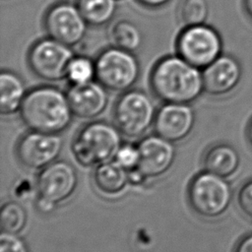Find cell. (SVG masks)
Returning a JSON list of instances; mask_svg holds the SVG:
<instances>
[{"label":"cell","instance_id":"obj_1","mask_svg":"<svg viewBox=\"0 0 252 252\" xmlns=\"http://www.w3.org/2000/svg\"><path fill=\"white\" fill-rule=\"evenodd\" d=\"M150 86L154 94L163 102L191 103L204 92L201 69L179 55L165 56L155 64Z\"/></svg>","mask_w":252,"mask_h":252},{"label":"cell","instance_id":"obj_2","mask_svg":"<svg viewBox=\"0 0 252 252\" xmlns=\"http://www.w3.org/2000/svg\"><path fill=\"white\" fill-rule=\"evenodd\" d=\"M20 115L31 130L50 134L65 131L74 116L66 93L53 86H40L28 92Z\"/></svg>","mask_w":252,"mask_h":252},{"label":"cell","instance_id":"obj_3","mask_svg":"<svg viewBox=\"0 0 252 252\" xmlns=\"http://www.w3.org/2000/svg\"><path fill=\"white\" fill-rule=\"evenodd\" d=\"M121 132L116 125L94 121L82 127L71 144L75 160L84 167H95L114 159L122 145Z\"/></svg>","mask_w":252,"mask_h":252},{"label":"cell","instance_id":"obj_4","mask_svg":"<svg viewBox=\"0 0 252 252\" xmlns=\"http://www.w3.org/2000/svg\"><path fill=\"white\" fill-rule=\"evenodd\" d=\"M191 209L205 219H217L229 208L232 191L227 179L207 170L193 177L187 190Z\"/></svg>","mask_w":252,"mask_h":252},{"label":"cell","instance_id":"obj_5","mask_svg":"<svg viewBox=\"0 0 252 252\" xmlns=\"http://www.w3.org/2000/svg\"><path fill=\"white\" fill-rule=\"evenodd\" d=\"M94 63L95 80L112 92L130 90L140 76V64L134 52L111 45L97 55Z\"/></svg>","mask_w":252,"mask_h":252},{"label":"cell","instance_id":"obj_6","mask_svg":"<svg viewBox=\"0 0 252 252\" xmlns=\"http://www.w3.org/2000/svg\"><path fill=\"white\" fill-rule=\"evenodd\" d=\"M155 104L150 95L141 90H128L118 97L113 118L119 131L129 137L142 136L153 125L156 118Z\"/></svg>","mask_w":252,"mask_h":252},{"label":"cell","instance_id":"obj_7","mask_svg":"<svg viewBox=\"0 0 252 252\" xmlns=\"http://www.w3.org/2000/svg\"><path fill=\"white\" fill-rule=\"evenodd\" d=\"M176 52L185 61L203 70L222 54V39L211 26H188L177 36Z\"/></svg>","mask_w":252,"mask_h":252},{"label":"cell","instance_id":"obj_8","mask_svg":"<svg viewBox=\"0 0 252 252\" xmlns=\"http://www.w3.org/2000/svg\"><path fill=\"white\" fill-rule=\"evenodd\" d=\"M74 56L71 46L47 36L30 47L27 60L34 76L52 83L66 79L68 65Z\"/></svg>","mask_w":252,"mask_h":252},{"label":"cell","instance_id":"obj_9","mask_svg":"<svg viewBox=\"0 0 252 252\" xmlns=\"http://www.w3.org/2000/svg\"><path fill=\"white\" fill-rule=\"evenodd\" d=\"M89 24L77 4L59 2L46 11L43 28L46 35L71 47L79 44L87 34Z\"/></svg>","mask_w":252,"mask_h":252},{"label":"cell","instance_id":"obj_10","mask_svg":"<svg viewBox=\"0 0 252 252\" xmlns=\"http://www.w3.org/2000/svg\"><path fill=\"white\" fill-rule=\"evenodd\" d=\"M62 147L63 140L59 134L31 130L19 140L16 157L25 167L42 169L56 160Z\"/></svg>","mask_w":252,"mask_h":252},{"label":"cell","instance_id":"obj_11","mask_svg":"<svg viewBox=\"0 0 252 252\" xmlns=\"http://www.w3.org/2000/svg\"><path fill=\"white\" fill-rule=\"evenodd\" d=\"M78 174L73 164L55 160L40 169L35 182L37 197L54 205L70 198L78 186Z\"/></svg>","mask_w":252,"mask_h":252},{"label":"cell","instance_id":"obj_12","mask_svg":"<svg viewBox=\"0 0 252 252\" xmlns=\"http://www.w3.org/2000/svg\"><path fill=\"white\" fill-rule=\"evenodd\" d=\"M195 112L189 103L164 102L154 121L156 134L176 143L188 137L195 124Z\"/></svg>","mask_w":252,"mask_h":252},{"label":"cell","instance_id":"obj_13","mask_svg":"<svg viewBox=\"0 0 252 252\" xmlns=\"http://www.w3.org/2000/svg\"><path fill=\"white\" fill-rule=\"evenodd\" d=\"M204 92L212 96H223L232 93L239 85L242 68L231 55L221 54L202 70Z\"/></svg>","mask_w":252,"mask_h":252},{"label":"cell","instance_id":"obj_14","mask_svg":"<svg viewBox=\"0 0 252 252\" xmlns=\"http://www.w3.org/2000/svg\"><path fill=\"white\" fill-rule=\"evenodd\" d=\"M140 160L138 169L147 178L163 175L172 166L175 159V148L172 142L158 136L149 135L138 144Z\"/></svg>","mask_w":252,"mask_h":252},{"label":"cell","instance_id":"obj_15","mask_svg":"<svg viewBox=\"0 0 252 252\" xmlns=\"http://www.w3.org/2000/svg\"><path fill=\"white\" fill-rule=\"evenodd\" d=\"M66 94L74 116L82 119L99 116L108 103L107 89L97 81L71 85Z\"/></svg>","mask_w":252,"mask_h":252},{"label":"cell","instance_id":"obj_16","mask_svg":"<svg viewBox=\"0 0 252 252\" xmlns=\"http://www.w3.org/2000/svg\"><path fill=\"white\" fill-rule=\"evenodd\" d=\"M240 158L237 150L229 144L218 143L211 146L204 154V170L219 176L229 178L237 171Z\"/></svg>","mask_w":252,"mask_h":252},{"label":"cell","instance_id":"obj_17","mask_svg":"<svg viewBox=\"0 0 252 252\" xmlns=\"http://www.w3.org/2000/svg\"><path fill=\"white\" fill-rule=\"evenodd\" d=\"M93 178L95 188L102 195L110 197L122 193L129 183L128 170L115 159L95 166Z\"/></svg>","mask_w":252,"mask_h":252},{"label":"cell","instance_id":"obj_18","mask_svg":"<svg viewBox=\"0 0 252 252\" xmlns=\"http://www.w3.org/2000/svg\"><path fill=\"white\" fill-rule=\"evenodd\" d=\"M24 80L18 74L2 70L0 73V111L2 115H11L20 111L27 95Z\"/></svg>","mask_w":252,"mask_h":252},{"label":"cell","instance_id":"obj_19","mask_svg":"<svg viewBox=\"0 0 252 252\" xmlns=\"http://www.w3.org/2000/svg\"><path fill=\"white\" fill-rule=\"evenodd\" d=\"M108 39L111 46L135 52L142 46L143 34L134 22L122 19L111 25Z\"/></svg>","mask_w":252,"mask_h":252},{"label":"cell","instance_id":"obj_20","mask_svg":"<svg viewBox=\"0 0 252 252\" xmlns=\"http://www.w3.org/2000/svg\"><path fill=\"white\" fill-rule=\"evenodd\" d=\"M77 6L89 26L102 27L114 18L117 0H77Z\"/></svg>","mask_w":252,"mask_h":252},{"label":"cell","instance_id":"obj_21","mask_svg":"<svg viewBox=\"0 0 252 252\" xmlns=\"http://www.w3.org/2000/svg\"><path fill=\"white\" fill-rule=\"evenodd\" d=\"M28 215L26 209L16 201L6 202L0 213V225L3 232L20 233L26 226Z\"/></svg>","mask_w":252,"mask_h":252},{"label":"cell","instance_id":"obj_22","mask_svg":"<svg viewBox=\"0 0 252 252\" xmlns=\"http://www.w3.org/2000/svg\"><path fill=\"white\" fill-rule=\"evenodd\" d=\"M66 79L71 85H81L95 79V63L91 58L80 55L74 56L70 61Z\"/></svg>","mask_w":252,"mask_h":252},{"label":"cell","instance_id":"obj_23","mask_svg":"<svg viewBox=\"0 0 252 252\" xmlns=\"http://www.w3.org/2000/svg\"><path fill=\"white\" fill-rule=\"evenodd\" d=\"M207 0H182L179 5V18L185 27L206 24L209 17Z\"/></svg>","mask_w":252,"mask_h":252},{"label":"cell","instance_id":"obj_24","mask_svg":"<svg viewBox=\"0 0 252 252\" xmlns=\"http://www.w3.org/2000/svg\"><path fill=\"white\" fill-rule=\"evenodd\" d=\"M114 159L127 170L137 168L140 160L138 146H134L132 144H122Z\"/></svg>","mask_w":252,"mask_h":252},{"label":"cell","instance_id":"obj_25","mask_svg":"<svg viewBox=\"0 0 252 252\" xmlns=\"http://www.w3.org/2000/svg\"><path fill=\"white\" fill-rule=\"evenodd\" d=\"M236 202L239 211L252 220V178L240 185L236 195Z\"/></svg>","mask_w":252,"mask_h":252},{"label":"cell","instance_id":"obj_26","mask_svg":"<svg viewBox=\"0 0 252 252\" xmlns=\"http://www.w3.org/2000/svg\"><path fill=\"white\" fill-rule=\"evenodd\" d=\"M0 252H29V248L18 234L3 232L0 236Z\"/></svg>","mask_w":252,"mask_h":252},{"label":"cell","instance_id":"obj_27","mask_svg":"<svg viewBox=\"0 0 252 252\" xmlns=\"http://www.w3.org/2000/svg\"><path fill=\"white\" fill-rule=\"evenodd\" d=\"M234 252H252V232L238 240Z\"/></svg>","mask_w":252,"mask_h":252},{"label":"cell","instance_id":"obj_28","mask_svg":"<svg viewBox=\"0 0 252 252\" xmlns=\"http://www.w3.org/2000/svg\"><path fill=\"white\" fill-rule=\"evenodd\" d=\"M35 207L40 213L49 214V213H52L57 206L48 202V201H46V200H44V199H41V198L37 197L36 202H35Z\"/></svg>","mask_w":252,"mask_h":252},{"label":"cell","instance_id":"obj_29","mask_svg":"<svg viewBox=\"0 0 252 252\" xmlns=\"http://www.w3.org/2000/svg\"><path fill=\"white\" fill-rule=\"evenodd\" d=\"M128 173H129V183L134 185H141L147 179V177L138 168L128 170Z\"/></svg>","mask_w":252,"mask_h":252},{"label":"cell","instance_id":"obj_30","mask_svg":"<svg viewBox=\"0 0 252 252\" xmlns=\"http://www.w3.org/2000/svg\"><path fill=\"white\" fill-rule=\"evenodd\" d=\"M140 5L149 9H158L165 6L170 0H136Z\"/></svg>","mask_w":252,"mask_h":252},{"label":"cell","instance_id":"obj_31","mask_svg":"<svg viewBox=\"0 0 252 252\" xmlns=\"http://www.w3.org/2000/svg\"><path fill=\"white\" fill-rule=\"evenodd\" d=\"M245 137H246L248 145L252 149V117L250 118V120L247 123L246 129H245Z\"/></svg>","mask_w":252,"mask_h":252},{"label":"cell","instance_id":"obj_32","mask_svg":"<svg viewBox=\"0 0 252 252\" xmlns=\"http://www.w3.org/2000/svg\"><path fill=\"white\" fill-rule=\"evenodd\" d=\"M243 9L248 18L252 21V0H243Z\"/></svg>","mask_w":252,"mask_h":252}]
</instances>
